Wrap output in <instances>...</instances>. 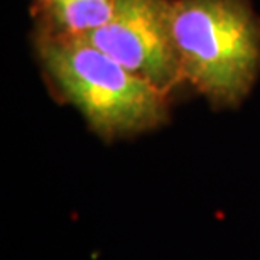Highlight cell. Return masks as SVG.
<instances>
[{
  "label": "cell",
  "instance_id": "6da1fadb",
  "mask_svg": "<svg viewBox=\"0 0 260 260\" xmlns=\"http://www.w3.org/2000/svg\"><path fill=\"white\" fill-rule=\"evenodd\" d=\"M34 48L53 95L100 139L135 137L168 122L169 96L86 39L34 34Z\"/></svg>",
  "mask_w": 260,
  "mask_h": 260
},
{
  "label": "cell",
  "instance_id": "7a4b0ae2",
  "mask_svg": "<svg viewBox=\"0 0 260 260\" xmlns=\"http://www.w3.org/2000/svg\"><path fill=\"white\" fill-rule=\"evenodd\" d=\"M184 83L216 108L238 107L260 71V17L250 0H171Z\"/></svg>",
  "mask_w": 260,
  "mask_h": 260
},
{
  "label": "cell",
  "instance_id": "3957f363",
  "mask_svg": "<svg viewBox=\"0 0 260 260\" xmlns=\"http://www.w3.org/2000/svg\"><path fill=\"white\" fill-rule=\"evenodd\" d=\"M83 39L164 95L184 83L173 38L171 0H115L110 20Z\"/></svg>",
  "mask_w": 260,
  "mask_h": 260
},
{
  "label": "cell",
  "instance_id": "277c9868",
  "mask_svg": "<svg viewBox=\"0 0 260 260\" xmlns=\"http://www.w3.org/2000/svg\"><path fill=\"white\" fill-rule=\"evenodd\" d=\"M115 0H54L34 10V34L54 38H83L105 25L112 17Z\"/></svg>",
  "mask_w": 260,
  "mask_h": 260
},
{
  "label": "cell",
  "instance_id": "5b68a950",
  "mask_svg": "<svg viewBox=\"0 0 260 260\" xmlns=\"http://www.w3.org/2000/svg\"><path fill=\"white\" fill-rule=\"evenodd\" d=\"M53 2H54V0H32V12H34V10L48 7V5L53 4Z\"/></svg>",
  "mask_w": 260,
  "mask_h": 260
}]
</instances>
